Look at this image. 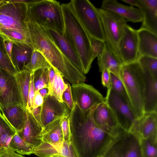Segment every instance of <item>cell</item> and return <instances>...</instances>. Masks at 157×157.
Returning a JSON list of instances; mask_svg holds the SVG:
<instances>
[{"mask_svg": "<svg viewBox=\"0 0 157 157\" xmlns=\"http://www.w3.org/2000/svg\"><path fill=\"white\" fill-rule=\"evenodd\" d=\"M74 102L82 109H89L105 102V98L92 86L80 83L71 86Z\"/></svg>", "mask_w": 157, "mask_h": 157, "instance_id": "4fadbf2b", "label": "cell"}, {"mask_svg": "<svg viewBox=\"0 0 157 157\" xmlns=\"http://www.w3.org/2000/svg\"><path fill=\"white\" fill-rule=\"evenodd\" d=\"M58 157H59V156H58Z\"/></svg>", "mask_w": 157, "mask_h": 157, "instance_id": "11a10c76", "label": "cell"}, {"mask_svg": "<svg viewBox=\"0 0 157 157\" xmlns=\"http://www.w3.org/2000/svg\"><path fill=\"white\" fill-rule=\"evenodd\" d=\"M3 0H0V5L2 3Z\"/></svg>", "mask_w": 157, "mask_h": 157, "instance_id": "816d5d0a", "label": "cell"}, {"mask_svg": "<svg viewBox=\"0 0 157 157\" xmlns=\"http://www.w3.org/2000/svg\"><path fill=\"white\" fill-rule=\"evenodd\" d=\"M119 57L123 64L137 60L138 56V39L137 31L126 25L117 45Z\"/></svg>", "mask_w": 157, "mask_h": 157, "instance_id": "7c38bea8", "label": "cell"}, {"mask_svg": "<svg viewBox=\"0 0 157 157\" xmlns=\"http://www.w3.org/2000/svg\"><path fill=\"white\" fill-rule=\"evenodd\" d=\"M62 99L63 102L71 111L73 107L74 102L72 94L71 86L68 82V87L63 93Z\"/></svg>", "mask_w": 157, "mask_h": 157, "instance_id": "60d3db41", "label": "cell"}, {"mask_svg": "<svg viewBox=\"0 0 157 157\" xmlns=\"http://www.w3.org/2000/svg\"><path fill=\"white\" fill-rule=\"evenodd\" d=\"M48 68L38 69L33 73V81L35 92L44 88H49Z\"/></svg>", "mask_w": 157, "mask_h": 157, "instance_id": "e575fe53", "label": "cell"}, {"mask_svg": "<svg viewBox=\"0 0 157 157\" xmlns=\"http://www.w3.org/2000/svg\"><path fill=\"white\" fill-rule=\"evenodd\" d=\"M105 99L106 103L115 115L118 125L127 131L132 132L138 119L129 104L111 87L107 89Z\"/></svg>", "mask_w": 157, "mask_h": 157, "instance_id": "30bf717a", "label": "cell"}, {"mask_svg": "<svg viewBox=\"0 0 157 157\" xmlns=\"http://www.w3.org/2000/svg\"><path fill=\"white\" fill-rule=\"evenodd\" d=\"M35 92V90L34 83L33 73H32L26 109L31 110L33 108Z\"/></svg>", "mask_w": 157, "mask_h": 157, "instance_id": "b9f144b4", "label": "cell"}, {"mask_svg": "<svg viewBox=\"0 0 157 157\" xmlns=\"http://www.w3.org/2000/svg\"><path fill=\"white\" fill-rule=\"evenodd\" d=\"M27 20L63 34V17L59 2L53 0H34L27 4Z\"/></svg>", "mask_w": 157, "mask_h": 157, "instance_id": "5b68a950", "label": "cell"}, {"mask_svg": "<svg viewBox=\"0 0 157 157\" xmlns=\"http://www.w3.org/2000/svg\"><path fill=\"white\" fill-rule=\"evenodd\" d=\"M6 37V36L0 32V68L13 75H15L17 71L5 48V40Z\"/></svg>", "mask_w": 157, "mask_h": 157, "instance_id": "4dcf8cb0", "label": "cell"}, {"mask_svg": "<svg viewBox=\"0 0 157 157\" xmlns=\"http://www.w3.org/2000/svg\"><path fill=\"white\" fill-rule=\"evenodd\" d=\"M38 92L44 98L48 94V89L47 88H44L39 90Z\"/></svg>", "mask_w": 157, "mask_h": 157, "instance_id": "681fc988", "label": "cell"}, {"mask_svg": "<svg viewBox=\"0 0 157 157\" xmlns=\"http://www.w3.org/2000/svg\"><path fill=\"white\" fill-rule=\"evenodd\" d=\"M33 154L40 157H77L71 143L69 144L63 140L59 144L42 142L38 146L33 148Z\"/></svg>", "mask_w": 157, "mask_h": 157, "instance_id": "e0dca14e", "label": "cell"}, {"mask_svg": "<svg viewBox=\"0 0 157 157\" xmlns=\"http://www.w3.org/2000/svg\"><path fill=\"white\" fill-rule=\"evenodd\" d=\"M27 11V4L20 0H3L0 5V28L16 29L30 37Z\"/></svg>", "mask_w": 157, "mask_h": 157, "instance_id": "52a82bcc", "label": "cell"}, {"mask_svg": "<svg viewBox=\"0 0 157 157\" xmlns=\"http://www.w3.org/2000/svg\"><path fill=\"white\" fill-rule=\"evenodd\" d=\"M15 105L23 106L16 75L0 68V109Z\"/></svg>", "mask_w": 157, "mask_h": 157, "instance_id": "8fae6325", "label": "cell"}, {"mask_svg": "<svg viewBox=\"0 0 157 157\" xmlns=\"http://www.w3.org/2000/svg\"><path fill=\"white\" fill-rule=\"evenodd\" d=\"M61 5L64 22L63 35L78 56L85 75L89 72L93 61L91 38L76 17L69 2Z\"/></svg>", "mask_w": 157, "mask_h": 157, "instance_id": "3957f363", "label": "cell"}, {"mask_svg": "<svg viewBox=\"0 0 157 157\" xmlns=\"http://www.w3.org/2000/svg\"><path fill=\"white\" fill-rule=\"evenodd\" d=\"M69 3L76 17L91 38L105 42L104 32L98 8L88 0H72Z\"/></svg>", "mask_w": 157, "mask_h": 157, "instance_id": "8992f818", "label": "cell"}, {"mask_svg": "<svg viewBox=\"0 0 157 157\" xmlns=\"http://www.w3.org/2000/svg\"><path fill=\"white\" fill-rule=\"evenodd\" d=\"M41 109V106H40L35 108L32 109L31 110L34 117L38 123L42 126L40 117Z\"/></svg>", "mask_w": 157, "mask_h": 157, "instance_id": "7dc6e473", "label": "cell"}, {"mask_svg": "<svg viewBox=\"0 0 157 157\" xmlns=\"http://www.w3.org/2000/svg\"><path fill=\"white\" fill-rule=\"evenodd\" d=\"M44 102V98L38 91L35 92L34 98L32 109L41 106Z\"/></svg>", "mask_w": 157, "mask_h": 157, "instance_id": "f6af8a7d", "label": "cell"}, {"mask_svg": "<svg viewBox=\"0 0 157 157\" xmlns=\"http://www.w3.org/2000/svg\"><path fill=\"white\" fill-rule=\"evenodd\" d=\"M143 71L145 81L144 92V113L157 112V78H154L148 71Z\"/></svg>", "mask_w": 157, "mask_h": 157, "instance_id": "603a6c76", "label": "cell"}, {"mask_svg": "<svg viewBox=\"0 0 157 157\" xmlns=\"http://www.w3.org/2000/svg\"><path fill=\"white\" fill-rule=\"evenodd\" d=\"M105 42L98 40L91 39V45L93 52V60L98 57L102 53Z\"/></svg>", "mask_w": 157, "mask_h": 157, "instance_id": "ab89813d", "label": "cell"}, {"mask_svg": "<svg viewBox=\"0 0 157 157\" xmlns=\"http://www.w3.org/2000/svg\"><path fill=\"white\" fill-rule=\"evenodd\" d=\"M126 91L130 106L138 119L144 113L145 81L144 72L137 61L122 66L119 74Z\"/></svg>", "mask_w": 157, "mask_h": 157, "instance_id": "277c9868", "label": "cell"}, {"mask_svg": "<svg viewBox=\"0 0 157 157\" xmlns=\"http://www.w3.org/2000/svg\"><path fill=\"white\" fill-rule=\"evenodd\" d=\"M93 118L101 129L117 136L118 124L115 115L105 102L97 105L94 111Z\"/></svg>", "mask_w": 157, "mask_h": 157, "instance_id": "9a60e30c", "label": "cell"}, {"mask_svg": "<svg viewBox=\"0 0 157 157\" xmlns=\"http://www.w3.org/2000/svg\"><path fill=\"white\" fill-rule=\"evenodd\" d=\"M141 139L138 133L127 131L119 125L117 136L103 155L104 157H142Z\"/></svg>", "mask_w": 157, "mask_h": 157, "instance_id": "ba28073f", "label": "cell"}, {"mask_svg": "<svg viewBox=\"0 0 157 157\" xmlns=\"http://www.w3.org/2000/svg\"><path fill=\"white\" fill-rule=\"evenodd\" d=\"M60 124L64 140L69 144L71 143V132L69 116L62 117L60 121Z\"/></svg>", "mask_w": 157, "mask_h": 157, "instance_id": "f35d334b", "label": "cell"}, {"mask_svg": "<svg viewBox=\"0 0 157 157\" xmlns=\"http://www.w3.org/2000/svg\"><path fill=\"white\" fill-rule=\"evenodd\" d=\"M0 32L13 42H24L31 44L30 37L18 30L0 28Z\"/></svg>", "mask_w": 157, "mask_h": 157, "instance_id": "8d00e7d4", "label": "cell"}, {"mask_svg": "<svg viewBox=\"0 0 157 157\" xmlns=\"http://www.w3.org/2000/svg\"><path fill=\"white\" fill-rule=\"evenodd\" d=\"M51 66L44 55L40 51L33 50L30 63L26 68L32 73L43 68H49Z\"/></svg>", "mask_w": 157, "mask_h": 157, "instance_id": "d6a6232c", "label": "cell"}, {"mask_svg": "<svg viewBox=\"0 0 157 157\" xmlns=\"http://www.w3.org/2000/svg\"><path fill=\"white\" fill-rule=\"evenodd\" d=\"M32 73L30 70L26 68L15 74L22 100L23 106L26 109L28 101Z\"/></svg>", "mask_w": 157, "mask_h": 157, "instance_id": "83f0119b", "label": "cell"}, {"mask_svg": "<svg viewBox=\"0 0 157 157\" xmlns=\"http://www.w3.org/2000/svg\"><path fill=\"white\" fill-rule=\"evenodd\" d=\"M8 122L17 133L21 132L27 118L26 109L21 105H15L0 109Z\"/></svg>", "mask_w": 157, "mask_h": 157, "instance_id": "cb8c5ba5", "label": "cell"}, {"mask_svg": "<svg viewBox=\"0 0 157 157\" xmlns=\"http://www.w3.org/2000/svg\"><path fill=\"white\" fill-rule=\"evenodd\" d=\"M34 49L29 44L13 42L11 52V61L17 72H20L30 63Z\"/></svg>", "mask_w": 157, "mask_h": 157, "instance_id": "ffe728a7", "label": "cell"}, {"mask_svg": "<svg viewBox=\"0 0 157 157\" xmlns=\"http://www.w3.org/2000/svg\"><path fill=\"white\" fill-rule=\"evenodd\" d=\"M110 72L112 89L120 95L130 106L129 98L122 81L119 76Z\"/></svg>", "mask_w": 157, "mask_h": 157, "instance_id": "74e56055", "label": "cell"}, {"mask_svg": "<svg viewBox=\"0 0 157 157\" xmlns=\"http://www.w3.org/2000/svg\"><path fill=\"white\" fill-rule=\"evenodd\" d=\"M16 132L0 111V146L8 147Z\"/></svg>", "mask_w": 157, "mask_h": 157, "instance_id": "f546056e", "label": "cell"}, {"mask_svg": "<svg viewBox=\"0 0 157 157\" xmlns=\"http://www.w3.org/2000/svg\"><path fill=\"white\" fill-rule=\"evenodd\" d=\"M61 118L54 120L43 128L40 135L42 142L52 144L62 142L63 139L60 124Z\"/></svg>", "mask_w": 157, "mask_h": 157, "instance_id": "4316f807", "label": "cell"}, {"mask_svg": "<svg viewBox=\"0 0 157 157\" xmlns=\"http://www.w3.org/2000/svg\"><path fill=\"white\" fill-rule=\"evenodd\" d=\"M98 10L104 32L105 43L121 60L118 55L117 45L127 22L123 18L108 10L98 8Z\"/></svg>", "mask_w": 157, "mask_h": 157, "instance_id": "9c48e42d", "label": "cell"}, {"mask_svg": "<svg viewBox=\"0 0 157 157\" xmlns=\"http://www.w3.org/2000/svg\"><path fill=\"white\" fill-rule=\"evenodd\" d=\"M9 148L21 155H29L33 154V148L17 132L13 136L9 145Z\"/></svg>", "mask_w": 157, "mask_h": 157, "instance_id": "f1b7e54d", "label": "cell"}, {"mask_svg": "<svg viewBox=\"0 0 157 157\" xmlns=\"http://www.w3.org/2000/svg\"><path fill=\"white\" fill-rule=\"evenodd\" d=\"M26 21L33 49L42 53L54 70L72 85L84 82L85 75L63 54L47 29L31 21Z\"/></svg>", "mask_w": 157, "mask_h": 157, "instance_id": "7a4b0ae2", "label": "cell"}, {"mask_svg": "<svg viewBox=\"0 0 157 157\" xmlns=\"http://www.w3.org/2000/svg\"><path fill=\"white\" fill-rule=\"evenodd\" d=\"M137 61L143 71H148L154 78H157V58L141 56Z\"/></svg>", "mask_w": 157, "mask_h": 157, "instance_id": "d590c367", "label": "cell"}, {"mask_svg": "<svg viewBox=\"0 0 157 157\" xmlns=\"http://www.w3.org/2000/svg\"><path fill=\"white\" fill-rule=\"evenodd\" d=\"M97 58L100 72H101L104 69H106L119 76L120 71L123 64L113 54L105 43L102 54Z\"/></svg>", "mask_w": 157, "mask_h": 157, "instance_id": "484cf974", "label": "cell"}, {"mask_svg": "<svg viewBox=\"0 0 157 157\" xmlns=\"http://www.w3.org/2000/svg\"><path fill=\"white\" fill-rule=\"evenodd\" d=\"M121 1L132 6H138V0H122Z\"/></svg>", "mask_w": 157, "mask_h": 157, "instance_id": "f907efd6", "label": "cell"}, {"mask_svg": "<svg viewBox=\"0 0 157 157\" xmlns=\"http://www.w3.org/2000/svg\"><path fill=\"white\" fill-rule=\"evenodd\" d=\"M140 147L142 157H157V135L141 138Z\"/></svg>", "mask_w": 157, "mask_h": 157, "instance_id": "836d02e7", "label": "cell"}, {"mask_svg": "<svg viewBox=\"0 0 157 157\" xmlns=\"http://www.w3.org/2000/svg\"><path fill=\"white\" fill-rule=\"evenodd\" d=\"M137 7L143 17L140 28L157 36V0H138Z\"/></svg>", "mask_w": 157, "mask_h": 157, "instance_id": "d6986e66", "label": "cell"}, {"mask_svg": "<svg viewBox=\"0 0 157 157\" xmlns=\"http://www.w3.org/2000/svg\"><path fill=\"white\" fill-rule=\"evenodd\" d=\"M58 157V156H49V157Z\"/></svg>", "mask_w": 157, "mask_h": 157, "instance_id": "f5cc1de1", "label": "cell"}, {"mask_svg": "<svg viewBox=\"0 0 157 157\" xmlns=\"http://www.w3.org/2000/svg\"><path fill=\"white\" fill-rule=\"evenodd\" d=\"M112 12L124 19L127 22H142L143 17L140 10L132 6H127L116 0H104L101 8Z\"/></svg>", "mask_w": 157, "mask_h": 157, "instance_id": "2e32d148", "label": "cell"}, {"mask_svg": "<svg viewBox=\"0 0 157 157\" xmlns=\"http://www.w3.org/2000/svg\"><path fill=\"white\" fill-rule=\"evenodd\" d=\"M70 111L64 102H60L54 96L48 94L44 98L41 106L40 117L43 127L57 119L69 116Z\"/></svg>", "mask_w": 157, "mask_h": 157, "instance_id": "5bb4252c", "label": "cell"}, {"mask_svg": "<svg viewBox=\"0 0 157 157\" xmlns=\"http://www.w3.org/2000/svg\"><path fill=\"white\" fill-rule=\"evenodd\" d=\"M55 71L54 79L52 86L48 90V94L54 96L59 102H63L62 95L68 87V82L65 83L63 76L58 71Z\"/></svg>", "mask_w": 157, "mask_h": 157, "instance_id": "1f68e13d", "label": "cell"}, {"mask_svg": "<svg viewBox=\"0 0 157 157\" xmlns=\"http://www.w3.org/2000/svg\"><path fill=\"white\" fill-rule=\"evenodd\" d=\"M101 73L102 84L107 89L110 88L111 83L110 71L107 69H105Z\"/></svg>", "mask_w": 157, "mask_h": 157, "instance_id": "ee69618b", "label": "cell"}, {"mask_svg": "<svg viewBox=\"0 0 157 157\" xmlns=\"http://www.w3.org/2000/svg\"><path fill=\"white\" fill-rule=\"evenodd\" d=\"M55 74L56 72L52 66H51V67L48 68V76L49 79V87L48 90L52 86L54 79Z\"/></svg>", "mask_w": 157, "mask_h": 157, "instance_id": "c3c4849f", "label": "cell"}, {"mask_svg": "<svg viewBox=\"0 0 157 157\" xmlns=\"http://www.w3.org/2000/svg\"><path fill=\"white\" fill-rule=\"evenodd\" d=\"M98 157H104V155H101V156H100Z\"/></svg>", "mask_w": 157, "mask_h": 157, "instance_id": "db71d44e", "label": "cell"}, {"mask_svg": "<svg viewBox=\"0 0 157 157\" xmlns=\"http://www.w3.org/2000/svg\"><path fill=\"white\" fill-rule=\"evenodd\" d=\"M27 118L22 131L17 133L33 148L40 145L42 141L40 135L43 128L34 117L31 110L26 109Z\"/></svg>", "mask_w": 157, "mask_h": 157, "instance_id": "ac0fdd59", "label": "cell"}, {"mask_svg": "<svg viewBox=\"0 0 157 157\" xmlns=\"http://www.w3.org/2000/svg\"><path fill=\"white\" fill-rule=\"evenodd\" d=\"M13 44V42L7 37L5 40V44L7 53L11 60V52Z\"/></svg>", "mask_w": 157, "mask_h": 157, "instance_id": "bcb514c9", "label": "cell"}, {"mask_svg": "<svg viewBox=\"0 0 157 157\" xmlns=\"http://www.w3.org/2000/svg\"><path fill=\"white\" fill-rule=\"evenodd\" d=\"M132 132L138 133L143 139L157 135V112L144 113Z\"/></svg>", "mask_w": 157, "mask_h": 157, "instance_id": "d4e9b609", "label": "cell"}, {"mask_svg": "<svg viewBox=\"0 0 157 157\" xmlns=\"http://www.w3.org/2000/svg\"><path fill=\"white\" fill-rule=\"evenodd\" d=\"M46 29L63 54L83 74L82 65L78 56L63 34L54 30Z\"/></svg>", "mask_w": 157, "mask_h": 157, "instance_id": "44dd1931", "label": "cell"}, {"mask_svg": "<svg viewBox=\"0 0 157 157\" xmlns=\"http://www.w3.org/2000/svg\"><path fill=\"white\" fill-rule=\"evenodd\" d=\"M0 157H25L12 151L9 147L0 146Z\"/></svg>", "mask_w": 157, "mask_h": 157, "instance_id": "7bdbcfd3", "label": "cell"}, {"mask_svg": "<svg viewBox=\"0 0 157 157\" xmlns=\"http://www.w3.org/2000/svg\"><path fill=\"white\" fill-rule=\"evenodd\" d=\"M97 105L81 109L75 102L69 119L71 143L77 157H98L104 155L114 136L100 128L93 118Z\"/></svg>", "mask_w": 157, "mask_h": 157, "instance_id": "6da1fadb", "label": "cell"}, {"mask_svg": "<svg viewBox=\"0 0 157 157\" xmlns=\"http://www.w3.org/2000/svg\"><path fill=\"white\" fill-rule=\"evenodd\" d=\"M138 39V56L157 58V36L150 31L140 28L137 30Z\"/></svg>", "mask_w": 157, "mask_h": 157, "instance_id": "7402d4cb", "label": "cell"}]
</instances>
